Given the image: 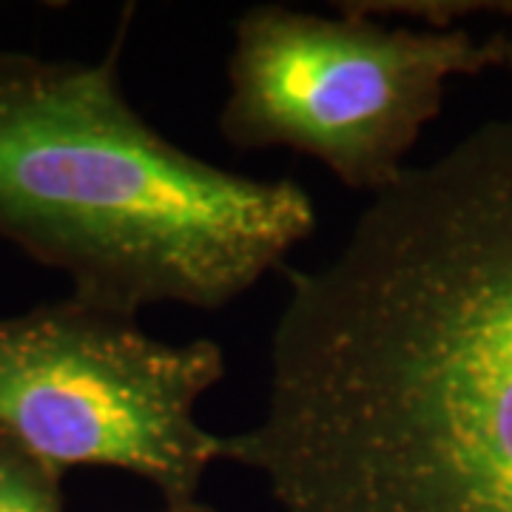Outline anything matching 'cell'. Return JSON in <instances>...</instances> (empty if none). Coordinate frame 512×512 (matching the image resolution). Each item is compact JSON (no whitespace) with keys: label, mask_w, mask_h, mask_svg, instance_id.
<instances>
[{"label":"cell","mask_w":512,"mask_h":512,"mask_svg":"<svg viewBox=\"0 0 512 512\" xmlns=\"http://www.w3.org/2000/svg\"><path fill=\"white\" fill-rule=\"evenodd\" d=\"M512 72V37L384 26L353 12L251 6L234 26L220 131L245 151L308 154L376 197L404 174L453 77Z\"/></svg>","instance_id":"obj_3"},{"label":"cell","mask_w":512,"mask_h":512,"mask_svg":"<svg viewBox=\"0 0 512 512\" xmlns=\"http://www.w3.org/2000/svg\"><path fill=\"white\" fill-rule=\"evenodd\" d=\"M0 512H66L63 473L0 436Z\"/></svg>","instance_id":"obj_5"},{"label":"cell","mask_w":512,"mask_h":512,"mask_svg":"<svg viewBox=\"0 0 512 512\" xmlns=\"http://www.w3.org/2000/svg\"><path fill=\"white\" fill-rule=\"evenodd\" d=\"M211 339L168 345L137 316L80 299L0 316V436L60 473L111 467L146 478L165 504L197 498L225 436L197 421L222 382Z\"/></svg>","instance_id":"obj_4"},{"label":"cell","mask_w":512,"mask_h":512,"mask_svg":"<svg viewBox=\"0 0 512 512\" xmlns=\"http://www.w3.org/2000/svg\"><path fill=\"white\" fill-rule=\"evenodd\" d=\"M163 512H220V510H214V507L202 504V501H197V498H191V501H180V504H165Z\"/></svg>","instance_id":"obj_7"},{"label":"cell","mask_w":512,"mask_h":512,"mask_svg":"<svg viewBox=\"0 0 512 512\" xmlns=\"http://www.w3.org/2000/svg\"><path fill=\"white\" fill-rule=\"evenodd\" d=\"M336 9L362 18L407 15V18L424 20L427 29H453L458 18H473V15H512V3H473V0H390V3L356 0V3H339Z\"/></svg>","instance_id":"obj_6"},{"label":"cell","mask_w":512,"mask_h":512,"mask_svg":"<svg viewBox=\"0 0 512 512\" xmlns=\"http://www.w3.org/2000/svg\"><path fill=\"white\" fill-rule=\"evenodd\" d=\"M123 18L97 63L0 52V239L114 313L220 311L299 242L316 208L165 140L120 89Z\"/></svg>","instance_id":"obj_2"},{"label":"cell","mask_w":512,"mask_h":512,"mask_svg":"<svg viewBox=\"0 0 512 512\" xmlns=\"http://www.w3.org/2000/svg\"><path fill=\"white\" fill-rule=\"evenodd\" d=\"M225 461L279 512H512V117L404 168L291 274Z\"/></svg>","instance_id":"obj_1"}]
</instances>
